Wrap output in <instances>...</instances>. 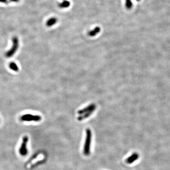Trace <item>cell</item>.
Wrapping results in <instances>:
<instances>
[{"instance_id":"12","label":"cell","mask_w":170,"mask_h":170,"mask_svg":"<svg viewBox=\"0 0 170 170\" xmlns=\"http://www.w3.org/2000/svg\"><path fill=\"white\" fill-rule=\"evenodd\" d=\"M9 67L11 69H12V70L13 71H17L18 70V66H17V64L14 62H11L10 63V65H9Z\"/></svg>"},{"instance_id":"14","label":"cell","mask_w":170,"mask_h":170,"mask_svg":"<svg viewBox=\"0 0 170 170\" xmlns=\"http://www.w3.org/2000/svg\"><path fill=\"white\" fill-rule=\"evenodd\" d=\"M11 1H12V2H17L19 1V0H10Z\"/></svg>"},{"instance_id":"11","label":"cell","mask_w":170,"mask_h":170,"mask_svg":"<svg viewBox=\"0 0 170 170\" xmlns=\"http://www.w3.org/2000/svg\"><path fill=\"white\" fill-rule=\"evenodd\" d=\"M133 3L131 0H125V7L127 9L130 10L132 8Z\"/></svg>"},{"instance_id":"9","label":"cell","mask_w":170,"mask_h":170,"mask_svg":"<svg viewBox=\"0 0 170 170\" xmlns=\"http://www.w3.org/2000/svg\"><path fill=\"white\" fill-rule=\"evenodd\" d=\"M70 3L68 0H63L62 2L58 3V7L61 9H65L67 8L70 6Z\"/></svg>"},{"instance_id":"4","label":"cell","mask_w":170,"mask_h":170,"mask_svg":"<svg viewBox=\"0 0 170 170\" xmlns=\"http://www.w3.org/2000/svg\"><path fill=\"white\" fill-rule=\"evenodd\" d=\"M20 120L23 121H35L38 122L42 119V117L39 115H32L30 114H24L21 116Z\"/></svg>"},{"instance_id":"13","label":"cell","mask_w":170,"mask_h":170,"mask_svg":"<svg viewBox=\"0 0 170 170\" xmlns=\"http://www.w3.org/2000/svg\"><path fill=\"white\" fill-rule=\"evenodd\" d=\"M0 2L3 3H8V0H0Z\"/></svg>"},{"instance_id":"5","label":"cell","mask_w":170,"mask_h":170,"mask_svg":"<svg viewBox=\"0 0 170 170\" xmlns=\"http://www.w3.org/2000/svg\"><path fill=\"white\" fill-rule=\"evenodd\" d=\"M96 108V105L94 103H92L91 104H89L87 106L85 107L84 108L78 111V113L81 115L91 111H95Z\"/></svg>"},{"instance_id":"6","label":"cell","mask_w":170,"mask_h":170,"mask_svg":"<svg viewBox=\"0 0 170 170\" xmlns=\"http://www.w3.org/2000/svg\"><path fill=\"white\" fill-rule=\"evenodd\" d=\"M139 156L138 153H133L130 156L126 159V163L128 164H131L138 159Z\"/></svg>"},{"instance_id":"8","label":"cell","mask_w":170,"mask_h":170,"mask_svg":"<svg viewBox=\"0 0 170 170\" xmlns=\"http://www.w3.org/2000/svg\"><path fill=\"white\" fill-rule=\"evenodd\" d=\"M58 19L57 18L55 17H52L50 18H49L46 22V25L48 27H51V26L54 25L57 22Z\"/></svg>"},{"instance_id":"1","label":"cell","mask_w":170,"mask_h":170,"mask_svg":"<svg viewBox=\"0 0 170 170\" xmlns=\"http://www.w3.org/2000/svg\"><path fill=\"white\" fill-rule=\"evenodd\" d=\"M85 133L86 136L84 146L83 153L85 156H88L90 153V148L92 141V134L91 130L89 128L86 129L85 130Z\"/></svg>"},{"instance_id":"7","label":"cell","mask_w":170,"mask_h":170,"mask_svg":"<svg viewBox=\"0 0 170 170\" xmlns=\"http://www.w3.org/2000/svg\"><path fill=\"white\" fill-rule=\"evenodd\" d=\"M101 31V28L99 27H96L95 28H94L93 30L90 31L88 33V35L91 37H93L97 35L98 33H100Z\"/></svg>"},{"instance_id":"10","label":"cell","mask_w":170,"mask_h":170,"mask_svg":"<svg viewBox=\"0 0 170 170\" xmlns=\"http://www.w3.org/2000/svg\"><path fill=\"white\" fill-rule=\"evenodd\" d=\"M94 111H91V112H88L87 113H84L82 115H81L80 116H79L78 117V119L79 120V121H81L83 119H86L87 118H88L92 114V113L94 112Z\"/></svg>"},{"instance_id":"2","label":"cell","mask_w":170,"mask_h":170,"mask_svg":"<svg viewBox=\"0 0 170 170\" xmlns=\"http://www.w3.org/2000/svg\"><path fill=\"white\" fill-rule=\"evenodd\" d=\"M19 46V41L16 36H14L12 38V45L10 49L7 51L5 53V56L7 58L11 57L17 51Z\"/></svg>"},{"instance_id":"3","label":"cell","mask_w":170,"mask_h":170,"mask_svg":"<svg viewBox=\"0 0 170 170\" xmlns=\"http://www.w3.org/2000/svg\"><path fill=\"white\" fill-rule=\"evenodd\" d=\"M28 137L25 136L22 138V141L19 149V153L21 156H25L28 153V149L27 147L28 143Z\"/></svg>"}]
</instances>
